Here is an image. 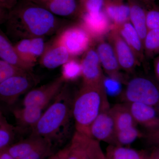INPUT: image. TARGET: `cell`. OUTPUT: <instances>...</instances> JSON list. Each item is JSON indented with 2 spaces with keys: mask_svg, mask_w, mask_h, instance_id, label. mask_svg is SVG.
Returning a JSON list of instances; mask_svg holds the SVG:
<instances>
[{
  "mask_svg": "<svg viewBox=\"0 0 159 159\" xmlns=\"http://www.w3.org/2000/svg\"><path fill=\"white\" fill-rule=\"evenodd\" d=\"M48 139L31 134L28 139H24L11 145L8 150L16 159L29 154L38 146L43 144Z\"/></svg>",
  "mask_w": 159,
  "mask_h": 159,
  "instance_id": "cell-23",
  "label": "cell"
},
{
  "mask_svg": "<svg viewBox=\"0 0 159 159\" xmlns=\"http://www.w3.org/2000/svg\"><path fill=\"white\" fill-rule=\"evenodd\" d=\"M149 159H159V146H157L149 154Z\"/></svg>",
  "mask_w": 159,
  "mask_h": 159,
  "instance_id": "cell-41",
  "label": "cell"
},
{
  "mask_svg": "<svg viewBox=\"0 0 159 159\" xmlns=\"http://www.w3.org/2000/svg\"><path fill=\"white\" fill-rule=\"evenodd\" d=\"M111 27L118 31L121 37L133 51L140 63H145L146 61L144 51V43L139 33L130 22H126L119 25L112 24Z\"/></svg>",
  "mask_w": 159,
  "mask_h": 159,
  "instance_id": "cell-14",
  "label": "cell"
},
{
  "mask_svg": "<svg viewBox=\"0 0 159 159\" xmlns=\"http://www.w3.org/2000/svg\"><path fill=\"white\" fill-rule=\"evenodd\" d=\"M79 13H97L102 11L104 0H79Z\"/></svg>",
  "mask_w": 159,
  "mask_h": 159,
  "instance_id": "cell-33",
  "label": "cell"
},
{
  "mask_svg": "<svg viewBox=\"0 0 159 159\" xmlns=\"http://www.w3.org/2000/svg\"><path fill=\"white\" fill-rule=\"evenodd\" d=\"M43 110L36 107L23 106L22 108L15 109L12 113L20 126L32 129L43 115Z\"/></svg>",
  "mask_w": 159,
  "mask_h": 159,
  "instance_id": "cell-21",
  "label": "cell"
},
{
  "mask_svg": "<svg viewBox=\"0 0 159 159\" xmlns=\"http://www.w3.org/2000/svg\"><path fill=\"white\" fill-rule=\"evenodd\" d=\"M66 159H107L100 142L76 131L68 146Z\"/></svg>",
  "mask_w": 159,
  "mask_h": 159,
  "instance_id": "cell-5",
  "label": "cell"
},
{
  "mask_svg": "<svg viewBox=\"0 0 159 159\" xmlns=\"http://www.w3.org/2000/svg\"><path fill=\"white\" fill-rule=\"evenodd\" d=\"M110 110L116 131L138 125L126 102L116 104L111 107Z\"/></svg>",
  "mask_w": 159,
  "mask_h": 159,
  "instance_id": "cell-22",
  "label": "cell"
},
{
  "mask_svg": "<svg viewBox=\"0 0 159 159\" xmlns=\"http://www.w3.org/2000/svg\"><path fill=\"white\" fill-rule=\"evenodd\" d=\"M80 63L83 85H102L104 74L96 50L90 48L84 53Z\"/></svg>",
  "mask_w": 159,
  "mask_h": 159,
  "instance_id": "cell-10",
  "label": "cell"
},
{
  "mask_svg": "<svg viewBox=\"0 0 159 159\" xmlns=\"http://www.w3.org/2000/svg\"><path fill=\"white\" fill-rule=\"evenodd\" d=\"M146 59L159 55V29L148 30L144 41Z\"/></svg>",
  "mask_w": 159,
  "mask_h": 159,
  "instance_id": "cell-27",
  "label": "cell"
},
{
  "mask_svg": "<svg viewBox=\"0 0 159 159\" xmlns=\"http://www.w3.org/2000/svg\"><path fill=\"white\" fill-rule=\"evenodd\" d=\"M54 15L70 17L79 13L77 0H30Z\"/></svg>",
  "mask_w": 159,
  "mask_h": 159,
  "instance_id": "cell-17",
  "label": "cell"
},
{
  "mask_svg": "<svg viewBox=\"0 0 159 159\" xmlns=\"http://www.w3.org/2000/svg\"><path fill=\"white\" fill-rule=\"evenodd\" d=\"M38 81L32 73L6 80L0 83L1 100L8 105H12L20 96L30 90Z\"/></svg>",
  "mask_w": 159,
  "mask_h": 159,
  "instance_id": "cell-7",
  "label": "cell"
},
{
  "mask_svg": "<svg viewBox=\"0 0 159 159\" xmlns=\"http://www.w3.org/2000/svg\"><path fill=\"white\" fill-rule=\"evenodd\" d=\"M0 57L1 59L10 64L29 72H32L34 67L23 60L19 56L14 46H12L6 35L1 32Z\"/></svg>",
  "mask_w": 159,
  "mask_h": 159,
  "instance_id": "cell-20",
  "label": "cell"
},
{
  "mask_svg": "<svg viewBox=\"0 0 159 159\" xmlns=\"http://www.w3.org/2000/svg\"><path fill=\"white\" fill-rule=\"evenodd\" d=\"M127 81L122 74L117 76L104 75L102 85L107 97H121L124 90L123 84H126Z\"/></svg>",
  "mask_w": 159,
  "mask_h": 159,
  "instance_id": "cell-25",
  "label": "cell"
},
{
  "mask_svg": "<svg viewBox=\"0 0 159 159\" xmlns=\"http://www.w3.org/2000/svg\"><path fill=\"white\" fill-rule=\"evenodd\" d=\"M9 10L6 20L7 31L20 40L48 35L58 25L55 15L30 0H20Z\"/></svg>",
  "mask_w": 159,
  "mask_h": 159,
  "instance_id": "cell-1",
  "label": "cell"
},
{
  "mask_svg": "<svg viewBox=\"0 0 159 159\" xmlns=\"http://www.w3.org/2000/svg\"><path fill=\"white\" fill-rule=\"evenodd\" d=\"M96 51L106 75L117 76L122 74L115 51L108 41H106L104 39L99 41Z\"/></svg>",
  "mask_w": 159,
  "mask_h": 159,
  "instance_id": "cell-16",
  "label": "cell"
},
{
  "mask_svg": "<svg viewBox=\"0 0 159 159\" xmlns=\"http://www.w3.org/2000/svg\"><path fill=\"white\" fill-rule=\"evenodd\" d=\"M148 142L153 145L159 146V129L148 132L146 135Z\"/></svg>",
  "mask_w": 159,
  "mask_h": 159,
  "instance_id": "cell-36",
  "label": "cell"
},
{
  "mask_svg": "<svg viewBox=\"0 0 159 159\" xmlns=\"http://www.w3.org/2000/svg\"><path fill=\"white\" fill-rule=\"evenodd\" d=\"M55 99L31 129V134L45 138L52 142L61 139V134L64 132L72 117V102L66 85Z\"/></svg>",
  "mask_w": 159,
  "mask_h": 159,
  "instance_id": "cell-3",
  "label": "cell"
},
{
  "mask_svg": "<svg viewBox=\"0 0 159 159\" xmlns=\"http://www.w3.org/2000/svg\"><path fill=\"white\" fill-rule=\"evenodd\" d=\"M20 1V0H0L1 6L5 9H9L15 6Z\"/></svg>",
  "mask_w": 159,
  "mask_h": 159,
  "instance_id": "cell-38",
  "label": "cell"
},
{
  "mask_svg": "<svg viewBox=\"0 0 159 159\" xmlns=\"http://www.w3.org/2000/svg\"><path fill=\"white\" fill-rule=\"evenodd\" d=\"M110 107L103 85H82L72 102L76 131L90 136L92 123L99 114Z\"/></svg>",
  "mask_w": 159,
  "mask_h": 159,
  "instance_id": "cell-2",
  "label": "cell"
},
{
  "mask_svg": "<svg viewBox=\"0 0 159 159\" xmlns=\"http://www.w3.org/2000/svg\"><path fill=\"white\" fill-rule=\"evenodd\" d=\"M129 9V21L136 30L143 43L148 31L146 10L137 0H127Z\"/></svg>",
  "mask_w": 159,
  "mask_h": 159,
  "instance_id": "cell-19",
  "label": "cell"
},
{
  "mask_svg": "<svg viewBox=\"0 0 159 159\" xmlns=\"http://www.w3.org/2000/svg\"><path fill=\"white\" fill-rule=\"evenodd\" d=\"M65 82L60 76L47 84L31 90L23 99V106L36 107L44 109L59 93Z\"/></svg>",
  "mask_w": 159,
  "mask_h": 159,
  "instance_id": "cell-8",
  "label": "cell"
},
{
  "mask_svg": "<svg viewBox=\"0 0 159 159\" xmlns=\"http://www.w3.org/2000/svg\"><path fill=\"white\" fill-rule=\"evenodd\" d=\"M71 57L65 47L55 39L52 44L46 47L39 62L43 67L55 69L64 64Z\"/></svg>",
  "mask_w": 159,
  "mask_h": 159,
  "instance_id": "cell-15",
  "label": "cell"
},
{
  "mask_svg": "<svg viewBox=\"0 0 159 159\" xmlns=\"http://www.w3.org/2000/svg\"><path fill=\"white\" fill-rule=\"evenodd\" d=\"M56 39L65 47L71 57L84 54L90 48L93 40L88 32L80 25L64 29Z\"/></svg>",
  "mask_w": 159,
  "mask_h": 159,
  "instance_id": "cell-6",
  "label": "cell"
},
{
  "mask_svg": "<svg viewBox=\"0 0 159 159\" xmlns=\"http://www.w3.org/2000/svg\"><path fill=\"white\" fill-rule=\"evenodd\" d=\"M82 70L80 61L71 57L63 65L61 77L65 81H73L81 77Z\"/></svg>",
  "mask_w": 159,
  "mask_h": 159,
  "instance_id": "cell-29",
  "label": "cell"
},
{
  "mask_svg": "<svg viewBox=\"0 0 159 159\" xmlns=\"http://www.w3.org/2000/svg\"><path fill=\"white\" fill-rule=\"evenodd\" d=\"M107 37L114 49L121 70L128 73L133 72L140 64L130 47L113 27H111Z\"/></svg>",
  "mask_w": 159,
  "mask_h": 159,
  "instance_id": "cell-9",
  "label": "cell"
},
{
  "mask_svg": "<svg viewBox=\"0 0 159 159\" xmlns=\"http://www.w3.org/2000/svg\"><path fill=\"white\" fill-rule=\"evenodd\" d=\"M102 10L114 25L129 21V7L124 0H104Z\"/></svg>",
  "mask_w": 159,
  "mask_h": 159,
  "instance_id": "cell-18",
  "label": "cell"
},
{
  "mask_svg": "<svg viewBox=\"0 0 159 159\" xmlns=\"http://www.w3.org/2000/svg\"><path fill=\"white\" fill-rule=\"evenodd\" d=\"M111 107L102 111L91 125L90 135L99 142L114 145L116 127Z\"/></svg>",
  "mask_w": 159,
  "mask_h": 159,
  "instance_id": "cell-12",
  "label": "cell"
},
{
  "mask_svg": "<svg viewBox=\"0 0 159 159\" xmlns=\"http://www.w3.org/2000/svg\"><path fill=\"white\" fill-rule=\"evenodd\" d=\"M137 1L148 6H152L156 0H137Z\"/></svg>",
  "mask_w": 159,
  "mask_h": 159,
  "instance_id": "cell-42",
  "label": "cell"
},
{
  "mask_svg": "<svg viewBox=\"0 0 159 159\" xmlns=\"http://www.w3.org/2000/svg\"><path fill=\"white\" fill-rule=\"evenodd\" d=\"M107 159H149V154L126 146L109 145L106 152Z\"/></svg>",
  "mask_w": 159,
  "mask_h": 159,
  "instance_id": "cell-24",
  "label": "cell"
},
{
  "mask_svg": "<svg viewBox=\"0 0 159 159\" xmlns=\"http://www.w3.org/2000/svg\"><path fill=\"white\" fill-rule=\"evenodd\" d=\"M15 128L7 121L2 112L0 113V151L8 149L15 139Z\"/></svg>",
  "mask_w": 159,
  "mask_h": 159,
  "instance_id": "cell-26",
  "label": "cell"
},
{
  "mask_svg": "<svg viewBox=\"0 0 159 159\" xmlns=\"http://www.w3.org/2000/svg\"><path fill=\"white\" fill-rule=\"evenodd\" d=\"M121 98L124 102H140L149 106L159 114V82L155 77H133L127 80Z\"/></svg>",
  "mask_w": 159,
  "mask_h": 159,
  "instance_id": "cell-4",
  "label": "cell"
},
{
  "mask_svg": "<svg viewBox=\"0 0 159 159\" xmlns=\"http://www.w3.org/2000/svg\"><path fill=\"white\" fill-rule=\"evenodd\" d=\"M80 25L92 38L99 41L107 36L112 23L103 10L97 13H81L79 14Z\"/></svg>",
  "mask_w": 159,
  "mask_h": 159,
  "instance_id": "cell-11",
  "label": "cell"
},
{
  "mask_svg": "<svg viewBox=\"0 0 159 159\" xmlns=\"http://www.w3.org/2000/svg\"><path fill=\"white\" fill-rule=\"evenodd\" d=\"M54 154L52 142L48 139L29 154L19 159H45L50 157Z\"/></svg>",
  "mask_w": 159,
  "mask_h": 159,
  "instance_id": "cell-32",
  "label": "cell"
},
{
  "mask_svg": "<svg viewBox=\"0 0 159 159\" xmlns=\"http://www.w3.org/2000/svg\"><path fill=\"white\" fill-rule=\"evenodd\" d=\"M155 77L159 82V55L155 57L153 62Z\"/></svg>",
  "mask_w": 159,
  "mask_h": 159,
  "instance_id": "cell-39",
  "label": "cell"
},
{
  "mask_svg": "<svg viewBox=\"0 0 159 159\" xmlns=\"http://www.w3.org/2000/svg\"><path fill=\"white\" fill-rule=\"evenodd\" d=\"M31 39V53L35 60L42 55L45 49L43 37L33 38Z\"/></svg>",
  "mask_w": 159,
  "mask_h": 159,
  "instance_id": "cell-35",
  "label": "cell"
},
{
  "mask_svg": "<svg viewBox=\"0 0 159 159\" xmlns=\"http://www.w3.org/2000/svg\"><path fill=\"white\" fill-rule=\"evenodd\" d=\"M14 47L19 56L24 61L34 66L36 61L31 53V39H21Z\"/></svg>",
  "mask_w": 159,
  "mask_h": 159,
  "instance_id": "cell-30",
  "label": "cell"
},
{
  "mask_svg": "<svg viewBox=\"0 0 159 159\" xmlns=\"http://www.w3.org/2000/svg\"><path fill=\"white\" fill-rule=\"evenodd\" d=\"M146 22L148 30L159 29V8L153 6L146 11Z\"/></svg>",
  "mask_w": 159,
  "mask_h": 159,
  "instance_id": "cell-34",
  "label": "cell"
},
{
  "mask_svg": "<svg viewBox=\"0 0 159 159\" xmlns=\"http://www.w3.org/2000/svg\"><path fill=\"white\" fill-rule=\"evenodd\" d=\"M0 159H16L14 157L8 149L0 151Z\"/></svg>",
  "mask_w": 159,
  "mask_h": 159,
  "instance_id": "cell-40",
  "label": "cell"
},
{
  "mask_svg": "<svg viewBox=\"0 0 159 159\" xmlns=\"http://www.w3.org/2000/svg\"><path fill=\"white\" fill-rule=\"evenodd\" d=\"M31 73L32 72L10 64L2 60H0V83L11 77L26 75Z\"/></svg>",
  "mask_w": 159,
  "mask_h": 159,
  "instance_id": "cell-31",
  "label": "cell"
},
{
  "mask_svg": "<svg viewBox=\"0 0 159 159\" xmlns=\"http://www.w3.org/2000/svg\"><path fill=\"white\" fill-rule=\"evenodd\" d=\"M68 151V146L52 155L48 159H66Z\"/></svg>",
  "mask_w": 159,
  "mask_h": 159,
  "instance_id": "cell-37",
  "label": "cell"
},
{
  "mask_svg": "<svg viewBox=\"0 0 159 159\" xmlns=\"http://www.w3.org/2000/svg\"><path fill=\"white\" fill-rule=\"evenodd\" d=\"M126 103L137 124L146 129L148 132L159 129V114L154 109L140 102Z\"/></svg>",
  "mask_w": 159,
  "mask_h": 159,
  "instance_id": "cell-13",
  "label": "cell"
},
{
  "mask_svg": "<svg viewBox=\"0 0 159 159\" xmlns=\"http://www.w3.org/2000/svg\"><path fill=\"white\" fill-rule=\"evenodd\" d=\"M143 136V134L138 129L137 126L117 131L114 145L125 146L130 145Z\"/></svg>",
  "mask_w": 159,
  "mask_h": 159,
  "instance_id": "cell-28",
  "label": "cell"
}]
</instances>
